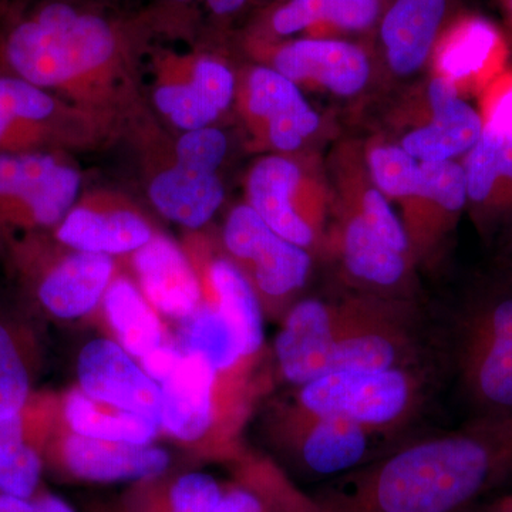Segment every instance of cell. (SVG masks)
<instances>
[{
	"mask_svg": "<svg viewBox=\"0 0 512 512\" xmlns=\"http://www.w3.org/2000/svg\"><path fill=\"white\" fill-rule=\"evenodd\" d=\"M146 8L124 0H0V73L69 101L116 137L161 140L141 92L157 39Z\"/></svg>",
	"mask_w": 512,
	"mask_h": 512,
	"instance_id": "6da1fadb",
	"label": "cell"
},
{
	"mask_svg": "<svg viewBox=\"0 0 512 512\" xmlns=\"http://www.w3.org/2000/svg\"><path fill=\"white\" fill-rule=\"evenodd\" d=\"M512 484V419L410 436L305 495L309 512H470Z\"/></svg>",
	"mask_w": 512,
	"mask_h": 512,
	"instance_id": "7a4b0ae2",
	"label": "cell"
},
{
	"mask_svg": "<svg viewBox=\"0 0 512 512\" xmlns=\"http://www.w3.org/2000/svg\"><path fill=\"white\" fill-rule=\"evenodd\" d=\"M275 356L293 386L330 373H367L440 360L436 318L406 299H302L286 313Z\"/></svg>",
	"mask_w": 512,
	"mask_h": 512,
	"instance_id": "3957f363",
	"label": "cell"
},
{
	"mask_svg": "<svg viewBox=\"0 0 512 512\" xmlns=\"http://www.w3.org/2000/svg\"><path fill=\"white\" fill-rule=\"evenodd\" d=\"M444 373L470 419H512V285L436 318Z\"/></svg>",
	"mask_w": 512,
	"mask_h": 512,
	"instance_id": "277c9868",
	"label": "cell"
},
{
	"mask_svg": "<svg viewBox=\"0 0 512 512\" xmlns=\"http://www.w3.org/2000/svg\"><path fill=\"white\" fill-rule=\"evenodd\" d=\"M440 360L382 372L330 373L296 387L293 403L319 416L342 417L400 443L443 379Z\"/></svg>",
	"mask_w": 512,
	"mask_h": 512,
	"instance_id": "5b68a950",
	"label": "cell"
},
{
	"mask_svg": "<svg viewBox=\"0 0 512 512\" xmlns=\"http://www.w3.org/2000/svg\"><path fill=\"white\" fill-rule=\"evenodd\" d=\"M116 137L56 94L0 73V153L90 151L113 144Z\"/></svg>",
	"mask_w": 512,
	"mask_h": 512,
	"instance_id": "8992f818",
	"label": "cell"
},
{
	"mask_svg": "<svg viewBox=\"0 0 512 512\" xmlns=\"http://www.w3.org/2000/svg\"><path fill=\"white\" fill-rule=\"evenodd\" d=\"M144 60L151 103L177 130L211 126L234 100V73L204 46L177 50L153 43Z\"/></svg>",
	"mask_w": 512,
	"mask_h": 512,
	"instance_id": "52a82bcc",
	"label": "cell"
},
{
	"mask_svg": "<svg viewBox=\"0 0 512 512\" xmlns=\"http://www.w3.org/2000/svg\"><path fill=\"white\" fill-rule=\"evenodd\" d=\"M12 249L19 271L35 286L37 301L56 318L93 311L114 278L111 256L70 248L55 255L36 232L15 241Z\"/></svg>",
	"mask_w": 512,
	"mask_h": 512,
	"instance_id": "ba28073f",
	"label": "cell"
},
{
	"mask_svg": "<svg viewBox=\"0 0 512 512\" xmlns=\"http://www.w3.org/2000/svg\"><path fill=\"white\" fill-rule=\"evenodd\" d=\"M279 430L299 473L318 484L362 467L397 444L353 421L309 413L295 403L282 410Z\"/></svg>",
	"mask_w": 512,
	"mask_h": 512,
	"instance_id": "9c48e42d",
	"label": "cell"
},
{
	"mask_svg": "<svg viewBox=\"0 0 512 512\" xmlns=\"http://www.w3.org/2000/svg\"><path fill=\"white\" fill-rule=\"evenodd\" d=\"M225 249L249 269L248 281L268 299H284L306 284L312 259L305 248L279 237L249 205H238L225 222Z\"/></svg>",
	"mask_w": 512,
	"mask_h": 512,
	"instance_id": "30bf717a",
	"label": "cell"
},
{
	"mask_svg": "<svg viewBox=\"0 0 512 512\" xmlns=\"http://www.w3.org/2000/svg\"><path fill=\"white\" fill-rule=\"evenodd\" d=\"M154 235L146 215L127 195L106 188L80 195L55 228L63 247L109 256L134 254Z\"/></svg>",
	"mask_w": 512,
	"mask_h": 512,
	"instance_id": "8fae6325",
	"label": "cell"
},
{
	"mask_svg": "<svg viewBox=\"0 0 512 512\" xmlns=\"http://www.w3.org/2000/svg\"><path fill=\"white\" fill-rule=\"evenodd\" d=\"M82 392L96 402L140 414L161 426L160 386L111 340L87 343L79 356Z\"/></svg>",
	"mask_w": 512,
	"mask_h": 512,
	"instance_id": "7c38bea8",
	"label": "cell"
},
{
	"mask_svg": "<svg viewBox=\"0 0 512 512\" xmlns=\"http://www.w3.org/2000/svg\"><path fill=\"white\" fill-rule=\"evenodd\" d=\"M249 119L279 151H295L319 127V117L303 99L296 83L272 67H256L245 84Z\"/></svg>",
	"mask_w": 512,
	"mask_h": 512,
	"instance_id": "4fadbf2b",
	"label": "cell"
},
{
	"mask_svg": "<svg viewBox=\"0 0 512 512\" xmlns=\"http://www.w3.org/2000/svg\"><path fill=\"white\" fill-rule=\"evenodd\" d=\"M133 266L140 289L154 309L185 319L202 302V288L190 256L174 241L154 235L133 254Z\"/></svg>",
	"mask_w": 512,
	"mask_h": 512,
	"instance_id": "5bb4252c",
	"label": "cell"
},
{
	"mask_svg": "<svg viewBox=\"0 0 512 512\" xmlns=\"http://www.w3.org/2000/svg\"><path fill=\"white\" fill-rule=\"evenodd\" d=\"M272 69L293 83L313 80L340 96H352L369 79V60L359 47L339 40L303 39L276 47Z\"/></svg>",
	"mask_w": 512,
	"mask_h": 512,
	"instance_id": "9a60e30c",
	"label": "cell"
},
{
	"mask_svg": "<svg viewBox=\"0 0 512 512\" xmlns=\"http://www.w3.org/2000/svg\"><path fill=\"white\" fill-rule=\"evenodd\" d=\"M214 367L200 355L181 350L177 362L158 383L161 392V426L177 439L195 441L214 421Z\"/></svg>",
	"mask_w": 512,
	"mask_h": 512,
	"instance_id": "2e32d148",
	"label": "cell"
},
{
	"mask_svg": "<svg viewBox=\"0 0 512 512\" xmlns=\"http://www.w3.org/2000/svg\"><path fill=\"white\" fill-rule=\"evenodd\" d=\"M433 120L407 134L403 148L421 161L450 160L476 146L483 134V117L458 97L456 84L439 77L429 90Z\"/></svg>",
	"mask_w": 512,
	"mask_h": 512,
	"instance_id": "e0dca14e",
	"label": "cell"
},
{
	"mask_svg": "<svg viewBox=\"0 0 512 512\" xmlns=\"http://www.w3.org/2000/svg\"><path fill=\"white\" fill-rule=\"evenodd\" d=\"M301 181V170L293 161L266 157L252 167L247 194L249 207L275 234L306 249L315 241V232L296 205Z\"/></svg>",
	"mask_w": 512,
	"mask_h": 512,
	"instance_id": "ac0fdd59",
	"label": "cell"
},
{
	"mask_svg": "<svg viewBox=\"0 0 512 512\" xmlns=\"http://www.w3.org/2000/svg\"><path fill=\"white\" fill-rule=\"evenodd\" d=\"M62 456L74 476L103 483L157 477L170 464V456L161 448L90 439L74 433L64 440Z\"/></svg>",
	"mask_w": 512,
	"mask_h": 512,
	"instance_id": "d6986e66",
	"label": "cell"
},
{
	"mask_svg": "<svg viewBox=\"0 0 512 512\" xmlns=\"http://www.w3.org/2000/svg\"><path fill=\"white\" fill-rule=\"evenodd\" d=\"M151 204L167 220L188 229L207 225L220 210L225 191L217 173L167 161L148 180Z\"/></svg>",
	"mask_w": 512,
	"mask_h": 512,
	"instance_id": "ffe728a7",
	"label": "cell"
},
{
	"mask_svg": "<svg viewBox=\"0 0 512 512\" xmlns=\"http://www.w3.org/2000/svg\"><path fill=\"white\" fill-rule=\"evenodd\" d=\"M191 262L200 278L202 291L210 293V302L237 330L245 355H256L264 343V319L261 299L254 286L231 259L218 256L208 259L205 264H197L194 259Z\"/></svg>",
	"mask_w": 512,
	"mask_h": 512,
	"instance_id": "44dd1931",
	"label": "cell"
},
{
	"mask_svg": "<svg viewBox=\"0 0 512 512\" xmlns=\"http://www.w3.org/2000/svg\"><path fill=\"white\" fill-rule=\"evenodd\" d=\"M447 0H396L384 16L383 45L387 60L396 73L419 69L446 15Z\"/></svg>",
	"mask_w": 512,
	"mask_h": 512,
	"instance_id": "7402d4cb",
	"label": "cell"
},
{
	"mask_svg": "<svg viewBox=\"0 0 512 512\" xmlns=\"http://www.w3.org/2000/svg\"><path fill=\"white\" fill-rule=\"evenodd\" d=\"M83 178L79 168L64 161L53 173L28 194L8 207L0 208V232H37L56 228L72 210L82 192Z\"/></svg>",
	"mask_w": 512,
	"mask_h": 512,
	"instance_id": "603a6c76",
	"label": "cell"
},
{
	"mask_svg": "<svg viewBox=\"0 0 512 512\" xmlns=\"http://www.w3.org/2000/svg\"><path fill=\"white\" fill-rule=\"evenodd\" d=\"M103 302L111 328L131 356L143 359L164 345L163 329L156 311L141 289L126 276H114Z\"/></svg>",
	"mask_w": 512,
	"mask_h": 512,
	"instance_id": "cb8c5ba5",
	"label": "cell"
},
{
	"mask_svg": "<svg viewBox=\"0 0 512 512\" xmlns=\"http://www.w3.org/2000/svg\"><path fill=\"white\" fill-rule=\"evenodd\" d=\"M342 255L349 274L373 288H396L406 276V254L390 247L362 215L350 220L346 227Z\"/></svg>",
	"mask_w": 512,
	"mask_h": 512,
	"instance_id": "d4e9b609",
	"label": "cell"
},
{
	"mask_svg": "<svg viewBox=\"0 0 512 512\" xmlns=\"http://www.w3.org/2000/svg\"><path fill=\"white\" fill-rule=\"evenodd\" d=\"M64 417L74 434L90 439L150 444L160 424L140 414L96 402L82 390H74L64 403Z\"/></svg>",
	"mask_w": 512,
	"mask_h": 512,
	"instance_id": "484cf974",
	"label": "cell"
},
{
	"mask_svg": "<svg viewBox=\"0 0 512 512\" xmlns=\"http://www.w3.org/2000/svg\"><path fill=\"white\" fill-rule=\"evenodd\" d=\"M377 15V0H286L271 13L268 26L276 36H291L318 22L362 30L369 28Z\"/></svg>",
	"mask_w": 512,
	"mask_h": 512,
	"instance_id": "4316f807",
	"label": "cell"
},
{
	"mask_svg": "<svg viewBox=\"0 0 512 512\" xmlns=\"http://www.w3.org/2000/svg\"><path fill=\"white\" fill-rule=\"evenodd\" d=\"M178 348L207 360L215 372H228L247 359L237 330L214 303L201 302L197 311L183 320Z\"/></svg>",
	"mask_w": 512,
	"mask_h": 512,
	"instance_id": "83f0119b",
	"label": "cell"
},
{
	"mask_svg": "<svg viewBox=\"0 0 512 512\" xmlns=\"http://www.w3.org/2000/svg\"><path fill=\"white\" fill-rule=\"evenodd\" d=\"M503 37L483 18L461 22L441 49L439 64L444 77L456 83L480 76L503 52Z\"/></svg>",
	"mask_w": 512,
	"mask_h": 512,
	"instance_id": "f1b7e54d",
	"label": "cell"
},
{
	"mask_svg": "<svg viewBox=\"0 0 512 512\" xmlns=\"http://www.w3.org/2000/svg\"><path fill=\"white\" fill-rule=\"evenodd\" d=\"M40 476L42 458L30 436L25 410L0 420V493L30 500Z\"/></svg>",
	"mask_w": 512,
	"mask_h": 512,
	"instance_id": "f546056e",
	"label": "cell"
},
{
	"mask_svg": "<svg viewBox=\"0 0 512 512\" xmlns=\"http://www.w3.org/2000/svg\"><path fill=\"white\" fill-rule=\"evenodd\" d=\"M29 396L28 362L12 330L0 323V420L22 413Z\"/></svg>",
	"mask_w": 512,
	"mask_h": 512,
	"instance_id": "4dcf8cb0",
	"label": "cell"
},
{
	"mask_svg": "<svg viewBox=\"0 0 512 512\" xmlns=\"http://www.w3.org/2000/svg\"><path fill=\"white\" fill-rule=\"evenodd\" d=\"M501 137L484 127L476 146L468 151L466 165L467 198L473 204L487 205L508 180L500 173Z\"/></svg>",
	"mask_w": 512,
	"mask_h": 512,
	"instance_id": "1f68e13d",
	"label": "cell"
},
{
	"mask_svg": "<svg viewBox=\"0 0 512 512\" xmlns=\"http://www.w3.org/2000/svg\"><path fill=\"white\" fill-rule=\"evenodd\" d=\"M416 195L429 198L453 214L463 210L468 200L463 165L451 160L423 161Z\"/></svg>",
	"mask_w": 512,
	"mask_h": 512,
	"instance_id": "d6a6232c",
	"label": "cell"
},
{
	"mask_svg": "<svg viewBox=\"0 0 512 512\" xmlns=\"http://www.w3.org/2000/svg\"><path fill=\"white\" fill-rule=\"evenodd\" d=\"M227 151V136L221 130L212 126L195 128L183 131L171 144L170 160L184 167L217 173Z\"/></svg>",
	"mask_w": 512,
	"mask_h": 512,
	"instance_id": "836d02e7",
	"label": "cell"
},
{
	"mask_svg": "<svg viewBox=\"0 0 512 512\" xmlns=\"http://www.w3.org/2000/svg\"><path fill=\"white\" fill-rule=\"evenodd\" d=\"M370 170L380 190L392 197L417 194L420 164L403 147H379L370 154Z\"/></svg>",
	"mask_w": 512,
	"mask_h": 512,
	"instance_id": "e575fe53",
	"label": "cell"
},
{
	"mask_svg": "<svg viewBox=\"0 0 512 512\" xmlns=\"http://www.w3.org/2000/svg\"><path fill=\"white\" fill-rule=\"evenodd\" d=\"M146 8L158 36L195 42L201 0H153Z\"/></svg>",
	"mask_w": 512,
	"mask_h": 512,
	"instance_id": "d590c367",
	"label": "cell"
},
{
	"mask_svg": "<svg viewBox=\"0 0 512 512\" xmlns=\"http://www.w3.org/2000/svg\"><path fill=\"white\" fill-rule=\"evenodd\" d=\"M222 494L211 476L191 473L178 478L171 490V512H215Z\"/></svg>",
	"mask_w": 512,
	"mask_h": 512,
	"instance_id": "8d00e7d4",
	"label": "cell"
},
{
	"mask_svg": "<svg viewBox=\"0 0 512 512\" xmlns=\"http://www.w3.org/2000/svg\"><path fill=\"white\" fill-rule=\"evenodd\" d=\"M362 217L390 247L406 254L409 249V238L382 192L377 190L366 192L363 197Z\"/></svg>",
	"mask_w": 512,
	"mask_h": 512,
	"instance_id": "74e56055",
	"label": "cell"
},
{
	"mask_svg": "<svg viewBox=\"0 0 512 512\" xmlns=\"http://www.w3.org/2000/svg\"><path fill=\"white\" fill-rule=\"evenodd\" d=\"M215 512H281L278 505L266 500L264 495L254 488L234 487L222 494ZM284 512H308L305 495L301 504L288 508Z\"/></svg>",
	"mask_w": 512,
	"mask_h": 512,
	"instance_id": "f35d334b",
	"label": "cell"
},
{
	"mask_svg": "<svg viewBox=\"0 0 512 512\" xmlns=\"http://www.w3.org/2000/svg\"><path fill=\"white\" fill-rule=\"evenodd\" d=\"M484 127L501 137H512V80L491 100Z\"/></svg>",
	"mask_w": 512,
	"mask_h": 512,
	"instance_id": "ab89813d",
	"label": "cell"
},
{
	"mask_svg": "<svg viewBox=\"0 0 512 512\" xmlns=\"http://www.w3.org/2000/svg\"><path fill=\"white\" fill-rule=\"evenodd\" d=\"M248 0H201V13L207 12L212 19L224 20L235 15L247 5Z\"/></svg>",
	"mask_w": 512,
	"mask_h": 512,
	"instance_id": "60d3db41",
	"label": "cell"
},
{
	"mask_svg": "<svg viewBox=\"0 0 512 512\" xmlns=\"http://www.w3.org/2000/svg\"><path fill=\"white\" fill-rule=\"evenodd\" d=\"M32 504L35 512H74L66 501L56 495H39L35 501H32Z\"/></svg>",
	"mask_w": 512,
	"mask_h": 512,
	"instance_id": "b9f144b4",
	"label": "cell"
},
{
	"mask_svg": "<svg viewBox=\"0 0 512 512\" xmlns=\"http://www.w3.org/2000/svg\"><path fill=\"white\" fill-rule=\"evenodd\" d=\"M0 512H35L33 511L32 501L28 498L16 497L0 493Z\"/></svg>",
	"mask_w": 512,
	"mask_h": 512,
	"instance_id": "7bdbcfd3",
	"label": "cell"
},
{
	"mask_svg": "<svg viewBox=\"0 0 512 512\" xmlns=\"http://www.w3.org/2000/svg\"><path fill=\"white\" fill-rule=\"evenodd\" d=\"M483 507L487 512H512V484Z\"/></svg>",
	"mask_w": 512,
	"mask_h": 512,
	"instance_id": "ee69618b",
	"label": "cell"
},
{
	"mask_svg": "<svg viewBox=\"0 0 512 512\" xmlns=\"http://www.w3.org/2000/svg\"><path fill=\"white\" fill-rule=\"evenodd\" d=\"M505 6H507L508 12H510L512 18V0H504Z\"/></svg>",
	"mask_w": 512,
	"mask_h": 512,
	"instance_id": "f6af8a7d",
	"label": "cell"
},
{
	"mask_svg": "<svg viewBox=\"0 0 512 512\" xmlns=\"http://www.w3.org/2000/svg\"><path fill=\"white\" fill-rule=\"evenodd\" d=\"M470 512H487V511L484 510L483 505H480V507L474 508V510L470 511Z\"/></svg>",
	"mask_w": 512,
	"mask_h": 512,
	"instance_id": "bcb514c9",
	"label": "cell"
},
{
	"mask_svg": "<svg viewBox=\"0 0 512 512\" xmlns=\"http://www.w3.org/2000/svg\"><path fill=\"white\" fill-rule=\"evenodd\" d=\"M510 266H511L510 278H511V285H512V249H511V255H510Z\"/></svg>",
	"mask_w": 512,
	"mask_h": 512,
	"instance_id": "7dc6e473",
	"label": "cell"
}]
</instances>
